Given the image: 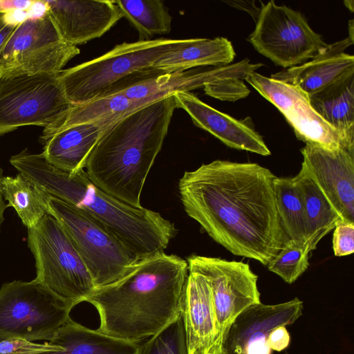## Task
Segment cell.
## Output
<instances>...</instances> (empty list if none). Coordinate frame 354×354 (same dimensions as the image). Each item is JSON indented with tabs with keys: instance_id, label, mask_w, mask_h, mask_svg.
<instances>
[{
	"instance_id": "cell-1",
	"label": "cell",
	"mask_w": 354,
	"mask_h": 354,
	"mask_svg": "<svg viewBox=\"0 0 354 354\" xmlns=\"http://www.w3.org/2000/svg\"><path fill=\"white\" fill-rule=\"evenodd\" d=\"M275 177L257 163L216 160L185 171L178 190L187 214L214 241L267 266L289 241L277 208Z\"/></svg>"
},
{
	"instance_id": "cell-2",
	"label": "cell",
	"mask_w": 354,
	"mask_h": 354,
	"mask_svg": "<svg viewBox=\"0 0 354 354\" xmlns=\"http://www.w3.org/2000/svg\"><path fill=\"white\" fill-rule=\"evenodd\" d=\"M188 274L187 261L175 254L161 252L138 260L87 298L99 313L97 330L140 343L160 332L181 316Z\"/></svg>"
},
{
	"instance_id": "cell-3",
	"label": "cell",
	"mask_w": 354,
	"mask_h": 354,
	"mask_svg": "<svg viewBox=\"0 0 354 354\" xmlns=\"http://www.w3.org/2000/svg\"><path fill=\"white\" fill-rule=\"evenodd\" d=\"M10 164L50 196L90 214L109 230L138 260L164 252L177 230L158 212L130 205L111 196L84 169L70 173L28 149L11 156Z\"/></svg>"
},
{
	"instance_id": "cell-4",
	"label": "cell",
	"mask_w": 354,
	"mask_h": 354,
	"mask_svg": "<svg viewBox=\"0 0 354 354\" xmlns=\"http://www.w3.org/2000/svg\"><path fill=\"white\" fill-rule=\"evenodd\" d=\"M175 109L173 94L131 112L110 127L86 160L84 170L90 179L111 196L142 207L145 182Z\"/></svg>"
},
{
	"instance_id": "cell-5",
	"label": "cell",
	"mask_w": 354,
	"mask_h": 354,
	"mask_svg": "<svg viewBox=\"0 0 354 354\" xmlns=\"http://www.w3.org/2000/svg\"><path fill=\"white\" fill-rule=\"evenodd\" d=\"M195 39L124 42L95 59L61 71L59 78L71 103L84 104L160 74L154 68L155 64L167 54L191 44Z\"/></svg>"
},
{
	"instance_id": "cell-6",
	"label": "cell",
	"mask_w": 354,
	"mask_h": 354,
	"mask_svg": "<svg viewBox=\"0 0 354 354\" xmlns=\"http://www.w3.org/2000/svg\"><path fill=\"white\" fill-rule=\"evenodd\" d=\"M73 106L58 73L0 75V136L24 126H40L43 145L59 130Z\"/></svg>"
},
{
	"instance_id": "cell-7",
	"label": "cell",
	"mask_w": 354,
	"mask_h": 354,
	"mask_svg": "<svg viewBox=\"0 0 354 354\" xmlns=\"http://www.w3.org/2000/svg\"><path fill=\"white\" fill-rule=\"evenodd\" d=\"M28 245L35 260L36 278L59 297L76 305L95 288L80 255L59 221L48 212L28 229Z\"/></svg>"
},
{
	"instance_id": "cell-8",
	"label": "cell",
	"mask_w": 354,
	"mask_h": 354,
	"mask_svg": "<svg viewBox=\"0 0 354 354\" xmlns=\"http://www.w3.org/2000/svg\"><path fill=\"white\" fill-rule=\"evenodd\" d=\"M48 212L66 232L91 274L95 288L117 280L138 261L109 230L76 206L50 196Z\"/></svg>"
},
{
	"instance_id": "cell-9",
	"label": "cell",
	"mask_w": 354,
	"mask_h": 354,
	"mask_svg": "<svg viewBox=\"0 0 354 354\" xmlns=\"http://www.w3.org/2000/svg\"><path fill=\"white\" fill-rule=\"evenodd\" d=\"M76 304L39 283L13 281L0 288V340H50Z\"/></svg>"
},
{
	"instance_id": "cell-10",
	"label": "cell",
	"mask_w": 354,
	"mask_h": 354,
	"mask_svg": "<svg viewBox=\"0 0 354 354\" xmlns=\"http://www.w3.org/2000/svg\"><path fill=\"white\" fill-rule=\"evenodd\" d=\"M80 52L62 40L46 11L16 26L0 50V75L57 74Z\"/></svg>"
},
{
	"instance_id": "cell-11",
	"label": "cell",
	"mask_w": 354,
	"mask_h": 354,
	"mask_svg": "<svg viewBox=\"0 0 354 354\" xmlns=\"http://www.w3.org/2000/svg\"><path fill=\"white\" fill-rule=\"evenodd\" d=\"M248 40L259 53L285 68L306 63L327 45L300 12L274 1L262 4Z\"/></svg>"
},
{
	"instance_id": "cell-12",
	"label": "cell",
	"mask_w": 354,
	"mask_h": 354,
	"mask_svg": "<svg viewBox=\"0 0 354 354\" xmlns=\"http://www.w3.org/2000/svg\"><path fill=\"white\" fill-rule=\"evenodd\" d=\"M188 270L202 274L211 288L216 313L218 340L234 319L248 307L261 302L258 276L249 264L218 257L193 254Z\"/></svg>"
},
{
	"instance_id": "cell-13",
	"label": "cell",
	"mask_w": 354,
	"mask_h": 354,
	"mask_svg": "<svg viewBox=\"0 0 354 354\" xmlns=\"http://www.w3.org/2000/svg\"><path fill=\"white\" fill-rule=\"evenodd\" d=\"M245 80L274 105L292 126L297 139L306 145L330 150L348 147L338 133L315 111L306 93L298 87L257 72Z\"/></svg>"
},
{
	"instance_id": "cell-14",
	"label": "cell",
	"mask_w": 354,
	"mask_h": 354,
	"mask_svg": "<svg viewBox=\"0 0 354 354\" xmlns=\"http://www.w3.org/2000/svg\"><path fill=\"white\" fill-rule=\"evenodd\" d=\"M303 301L295 297L277 304L252 305L229 326L220 342L221 354H272L268 337L273 329L294 324L301 315Z\"/></svg>"
},
{
	"instance_id": "cell-15",
	"label": "cell",
	"mask_w": 354,
	"mask_h": 354,
	"mask_svg": "<svg viewBox=\"0 0 354 354\" xmlns=\"http://www.w3.org/2000/svg\"><path fill=\"white\" fill-rule=\"evenodd\" d=\"M301 165L345 222L354 223V149L306 145Z\"/></svg>"
},
{
	"instance_id": "cell-16",
	"label": "cell",
	"mask_w": 354,
	"mask_h": 354,
	"mask_svg": "<svg viewBox=\"0 0 354 354\" xmlns=\"http://www.w3.org/2000/svg\"><path fill=\"white\" fill-rule=\"evenodd\" d=\"M263 64H252L245 59L234 64L205 66L168 73H160L140 80L118 91L129 99L149 104L176 92H190L227 78L245 77Z\"/></svg>"
},
{
	"instance_id": "cell-17",
	"label": "cell",
	"mask_w": 354,
	"mask_h": 354,
	"mask_svg": "<svg viewBox=\"0 0 354 354\" xmlns=\"http://www.w3.org/2000/svg\"><path fill=\"white\" fill-rule=\"evenodd\" d=\"M62 40L72 46L102 36L123 16L114 1H44Z\"/></svg>"
},
{
	"instance_id": "cell-18",
	"label": "cell",
	"mask_w": 354,
	"mask_h": 354,
	"mask_svg": "<svg viewBox=\"0 0 354 354\" xmlns=\"http://www.w3.org/2000/svg\"><path fill=\"white\" fill-rule=\"evenodd\" d=\"M174 96L176 108L185 110L196 127L229 147L264 156L271 154L261 136L248 122L212 108L190 92H176Z\"/></svg>"
},
{
	"instance_id": "cell-19",
	"label": "cell",
	"mask_w": 354,
	"mask_h": 354,
	"mask_svg": "<svg viewBox=\"0 0 354 354\" xmlns=\"http://www.w3.org/2000/svg\"><path fill=\"white\" fill-rule=\"evenodd\" d=\"M187 352L208 350L218 341V330L209 285L201 274L189 271L181 306Z\"/></svg>"
},
{
	"instance_id": "cell-20",
	"label": "cell",
	"mask_w": 354,
	"mask_h": 354,
	"mask_svg": "<svg viewBox=\"0 0 354 354\" xmlns=\"http://www.w3.org/2000/svg\"><path fill=\"white\" fill-rule=\"evenodd\" d=\"M122 118L111 116L64 128L43 144L41 153L49 163L65 171L84 169L88 156L100 138Z\"/></svg>"
},
{
	"instance_id": "cell-21",
	"label": "cell",
	"mask_w": 354,
	"mask_h": 354,
	"mask_svg": "<svg viewBox=\"0 0 354 354\" xmlns=\"http://www.w3.org/2000/svg\"><path fill=\"white\" fill-rule=\"evenodd\" d=\"M352 44L349 37L327 44L314 58L270 77L295 86L309 96L354 70V56L344 52Z\"/></svg>"
},
{
	"instance_id": "cell-22",
	"label": "cell",
	"mask_w": 354,
	"mask_h": 354,
	"mask_svg": "<svg viewBox=\"0 0 354 354\" xmlns=\"http://www.w3.org/2000/svg\"><path fill=\"white\" fill-rule=\"evenodd\" d=\"M315 111L354 148V70L308 96Z\"/></svg>"
},
{
	"instance_id": "cell-23",
	"label": "cell",
	"mask_w": 354,
	"mask_h": 354,
	"mask_svg": "<svg viewBox=\"0 0 354 354\" xmlns=\"http://www.w3.org/2000/svg\"><path fill=\"white\" fill-rule=\"evenodd\" d=\"M59 351L38 354H141L142 344L86 328L69 318L49 341Z\"/></svg>"
},
{
	"instance_id": "cell-24",
	"label": "cell",
	"mask_w": 354,
	"mask_h": 354,
	"mask_svg": "<svg viewBox=\"0 0 354 354\" xmlns=\"http://www.w3.org/2000/svg\"><path fill=\"white\" fill-rule=\"evenodd\" d=\"M301 198L308 225L307 246L310 252L318 243L339 223L345 222L325 194L301 165L299 173L292 178Z\"/></svg>"
},
{
	"instance_id": "cell-25",
	"label": "cell",
	"mask_w": 354,
	"mask_h": 354,
	"mask_svg": "<svg viewBox=\"0 0 354 354\" xmlns=\"http://www.w3.org/2000/svg\"><path fill=\"white\" fill-rule=\"evenodd\" d=\"M236 53L226 38H196L191 44L172 51L154 65L161 73L183 71L198 67L220 66L232 64Z\"/></svg>"
},
{
	"instance_id": "cell-26",
	"label": "cell",
	"mask_w": 354,
	"mask_h": 354,
	"mask_svg": "<svg viewBox=\"0 0 354 354\" xmlns=\"http://www.w3.org/2000/svg\"><path fill=\"white\" fill-rule=\"evenodd\" d=\"M0 193L8 206L13 207L28 228L35 226L48 212L50 195L30 178L19 173L15 177L3 176Z\"/></svg>"
},
{
	"instance_id": "cell-27",
	"label": "cell",
	"mask_w": 354,
	"mask_h": 354,
	"mask_svg": "<svg viewBox=\"0 0 354 354\" xmlns=\"http://www.w3.org/2000/svg\"><path fill=\"white\" fill-rule=\"evenodd\" d=\"M273 184L278 214L286 236L295 243L307 246L308 225L304 204L292 178L276 176Z\"/></svg>"
},
{
	"instance_id": "cell-28",
	"label": "cell",
	"mask_w": 354,
	"mask_h": 354,
	"mask_svg": "<svg viewBox=\"0 0 354 354\" xmlns=\"http://www.w3.org/2000/svg\"><path fill=\"white\" fill-rule=\"evenodd\" d=\"M123 17L138 30L139 40L170 32L172 17L161 0H116Z\"/></svg>"
},
{
	"instance_id": "cell-29",
	"label": "cell",
	"mask_w": 354,
	"mask_h": 354,
	"mask_svg": "<svg viewBox=\"0 0 354 354\" xmlns=\"http://www.w3.org/2000/svg\"><path fill=\"white\" fill-rule=\"evenodd\" d=\"M147 104L142 101L129 99L120 92L105 95L84 104L73 105L58 131L73 125L111 116L124 118Z\"/></svg>"
},
{
	"instance_id": "cell-30",
	"label": "cell",
	"mask_w": 354,
	"mask_h": 354,
	"mask_svg": "<svg viewBox=\"0 0 354 354\" xmlns=\"http://www.w3.org/2000/svg\"><path fill=\"white\" fill-rule=\"evenodd\" d=\"M310 252L306 245H299L289 240L268 263V269L291 284L308 269Z\"/></svg>"
},
{
	"instance_id": "cell-31",
	"label": "cell",
	"mask_w": 354,
	"mask_h": 354,
	"mask_svg": "<svg viewBox=\"0 0 354 354\" xmlns=\"http://www.w3.org/2000/svg\"><path fill=\"white\" fill-rule=\"evenodd\" d=\"M141 354H187L181 316L142 344Z\"/></svg>"
},
{
	"instance_id": "cell-32",
	"label": "cell",
	"mask_w": 354,
	"mask_h": 354,
	"mask_svg": "<svg viewBox=\"0 0 354 354\" xmlns=\"http://www.w3.org/2000/svg\"><path fill=\"white\" fill-rule=\"evenodd\" d=\"M205 94L223 101H236L247 97L250 90L239 78H227L209 84L203 88Z\"/></svg>"
},
{
	"instance_id": "cell-33",
	"label": "cell",
	"mask_w": 354,
	"mask_h": 354,
	"mask_svg": "<svg viewBox=\"0 0 354 354\" xmlns=\"http://www.w3.org/2000/svg\"><path fill=\"white\" fill-rule=\"evenodd\" d=\"M62 350V347L49 342L37 344L21 338L0 340V354H38Z\"/></svg>"
},
{
	"instance_id": "cell-34",
	"label": "cell",
	"mask_w": 354,
	"mask_h": 354,
	"mask_svg": "<svg viewBox=\"0 0 354 354\" xmlns=\"http://www.w3.org/2000/svg\"><path fill=\"white\" fill-rule=\"evenodd\" d=\"M333 250L336 257H344L354 252V223H339L334 228Z\"/></svg>"
},
{
	"instance_id": "cell-35",
	"label": "cell",
	"mask_w": 354,
	"mask_h": 354,
	"mask_svg": "<svg viewBox=\"0 0 354 354\" xmlns=\"http://www.w3.org/2000/svg\"><path fill=\"white\" fill-rule=\"evenodd\" d=\"M268 343L272 351H281L290 344V337L286 326H279L272 330L268 337Z\"/></svg>"
},
{
	"instance_id": "cell-36",
	"label": "cell",
	"mask_w": 354,
	"mask_h": 354,
	"mask_svg": "<svg viewBox=\"0 0 354 354\" xmlns=\"http://www.w3.org/2000/svg\"><path fill=\"white\" fill-rule=\"evenodd\" d=\"M35 1L30 0H0V13L12 10H28Z\"/></svg>"
},
{
	"instance_id": "cell-37",
	"label": "cell",
	"mask_w": 354,
	"mask_h": 354,
	"mask_svg": "<svg viewBox=\"0 0 354 354\" xmlns=\"http://www.w3.org/2000/svg\"><path fill=\"white\" fill-rule=\"evenodd\" d=\"M17 24H13L9 21L8 12L0 13V50Z\"/></svg>"
},
{
	"instance_id": "cell-38",
	"label": "cell",
	"mask_w": 354,
	"mask_h": 354,
	"mask_svg": "<svg viewBox=\"0 0 354 354\" xmlns=\"http://www.w3.org/2000/svg\"><path fill=\"white\" fill-rule=\"evenodd\" d=\"M3 170L0 167V180L3 177ZM8 207V204H6L2 195L0 193V231L3 222L4 221V212L6 208Z\"/></svg>"
},
{
	"instance_id": "cell-39",
	"label": "cell",
	"mask_w": 354,
	"mask_h": 354,
	"mask_svg": "<svg viewBox=\"0 0 354 354\" xmlns=\"http://www.w3.org/2000/svg\"><path fill=\"white\" fill-rule=\"evenodd\" d=\"M221 340H218L208 350H205L206 354H221L220 348Z\"/></svg>"
},
{
	"instance_id": "cell-40",
	"label": "cell",
	"mask_w": 354,
	"mask_h": 354,
	"mask_svg": "<svg viewBox=\"0 0 354 354\" xmlns=\"http://www.w3.org/2000/svg\"><path fill=\"white\" fill-rule=\"evenodd\" d=\"M348 30L349 35L348 37L353 40V20L351 19L348 22Z\"/></svg>"
},
{
	"instance_id": "cell-41",
	"label": "cell",
	"mask_w": 354,
	"mask_h": 354,
	"mask_svg": "<svg viewBox=\"0 0 354 354\" xmlns=\"http://www.w3.org/2000/svg\"><path fill=\"white\" fill-rule=\"evenodd\" d=\"M346 7L351 10V12H353V7H354V3H353V1L352 0H348V1H344Z\"/></svg>"
},
{
	"instance_id": "cell-42",
	"label": "cell",
	"mask_w": 354,
	"mask_h": 354,
	"mask_svg": "<svg viewBox=\"0 0 354 354\" xmlns=\"http://www.w3.org/2000/svg\"><path fill=\"white\" fill-rule=\"evenodd\" d=\"M194 354H206L205 349H201L196 351Z\"/></svg>"
}]
</instances>
